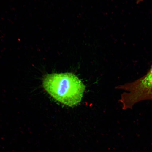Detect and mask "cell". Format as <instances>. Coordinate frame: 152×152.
I'll return each mask as SVG.
<instances>
[{"label": "cell", "mask_w": 152, "mask_h": 152, "mask_svg": "<svg viewBox=\"0 0 152 152\" xmlns=\"http://www.w3.org/2000/svg\"><path fill=\"white\" fill-rule=\"evenodd\" d=\"M117 88L125 91L119 100L124 110L132 109L135 104L142 101H152V64L145 75Z\"/></svg>", "instance_id": "2"}, {"label": "cell", "mask_w": 152, "mask_h": 152, "mask_svg": "<svg viewBox=\"0 0 152 152\" xmlns=\"http://www.w3.org/2000/svg\"><path fill=\"white\" fill-rule=\"evenodd\" d=\"M136 1L137 3L139 4L142 1H143V0H136Z\"/></svg>", "instance_id": "3"}, {"label": "cell", "mask_w": 152, "mask_h": 152, "mask_svg": "<svg viewBox=\"0 0 152 152\" xmlns=\"http://www.w3.org/2000/svg\"><path fill=\"white\" fill-rule=\"evenodd\" d=\"M43 86L55 99L69 106L80 102L85 88L78 78L69 73L48 75L44 78Z\"/></svg>", "instance_id": "1"}]
</instances>
